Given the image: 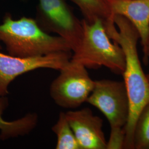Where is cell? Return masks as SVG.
I'll return each instance as SVG.
<instances>
[{"label": "cell", "instance_id": "13", "mask_svg": "<svg viewBox=\"0 0 149 149\" xmlns=\"http://www.w3.org/2000/svg\"><path fill=\"white\" fill-rule=\"evenodd\" d=\"M134 149H149V103L140 112L134 128Z\"/></svg>", "mask_w": 149, "mask_h": 149}, {"label": "cell", "instance_id": "2", "mask_svg": "<svg viewBox=\"0 0 149 149\" xmlns=\"http://www.w3.org/2000/svg\"><path fill=\"white\" fill-rule=\"evenodd\" d=\"M0 41L5 44L9 55L17 57L72 52L65 39L44 31L35 18L24 16L14 19L10 13H6L0 24Z\"/></svg>", "mask_w": 149, "mask_h": 149}, {"label": "cell", "instance_id": "6", "mask_svg": "<svg viewBox=\"0 0 149 149\" xmlns=\"http://www.w3.org/2000/svg\"><path fill=\"white\" fill-rule=\"evenodd\" d=\"M50 86L52 98L59 106L75 109L87 101L95 86L85 66L70 60Z\"/></svg>", "mask_w": 149, "mask_h": 149}, {"label": "cell", "instance_id": "11", "mask_svg": "<svg viewBox=\"0 0 149 149\" xmlns=\"http://www.w3.org/2000/svg\"><path fill=\"white\" fill-rule=\"evenodd\" d=\"M77 6L86 21L92 23L100 19L104 24L114 22L107 0H70Z\"/></svg>", "mask_w": 149, "mask_h": 149}, {"label": "cell", "instance_id": "7", "mask_svg": "<svg viewBox=\"0 0 149 149\" xmlns=\"http://www.w3.org/2000/svg\"><path fill=\"white\" fill-rule=\"evenodd\" d=\"M72 55V52H60L21 58L0 52V96L8 94V86L18 76L41 68L60 71L69 63Z\"/></svg>", "mask_w": 149, "mask_h": 149}, {"label": "cell", "instance_id": "8", "mask_svg": "<svg viewBox=\"0 0 149 149\" xmlns=\"http://www.w3.org/2000/svg\"><path fill=\"white\" fill-rule=\"evenodd\" d=\"M65 113L80 149H107L102 119L95 116L88 108Z\"/></svg>", "mask_w": 149, "mask_h": 149}, {"label": "cell", "instance_id": "3", "mask_svg": "<svg viewBox=\"0 0 149 149\" xmlns=\"http://www.w3.org/2000/svg\"><path fill=\"white\" fill-rule=\"evenodd\" d=\"M83 35L80 45L73 52L71 60L87 69L104 66L112 72L123 74L125 58L122 48L108 36L103 22L97 19L92 23L82 21Z\"/></svg>", "mask_w": 149, "mask_h": 149}, {"label": "cell", "instance_id": "12", "mask_svg": "<svg viewBox=\"0 0 149 149\" xmlns=\"http://www.w3.org/2000/svg\"><path fill=\"white\" fill-rule=\"evenodd\" d=\"M52 130L57 136L56 149H81L74 133L66 117V113L60 112L56 123Z\"/></svg>", "mask_w": 149, "mask_h": 149}, {"label": "cell", "instance_id": "14", "mask_svg": "<svg viewBox=\"0 0 149 149\" xmlns=\"http://www.w3.org/2000/svg\"><path fill=\"white\" fill-rule=\"evenodd\" d=\"M143 52H144L143 60H144V63L147 64L149 59V35L145 47L143 48Z\"/></svg>", "mask_w": 149, "mask_h": 149}, {"label": "cell", "instance_id": "9", "mask_svg": "<svg viewBox=\"0 0 149 149\" xmlns=\"http://www.w3.org/2000/svg\"><path fill=\"white\" fill-rule=\"evenodd\" d=\"M112 15L127 18L138 30L143 48L149 35V0H107Z\"/></svg>", "mask_w": 149, "mask_h": 149}, {"label": "cell", "instance_id": "17", "mask_svg": "<svg viewBox=\"0 0 149 149\" xmlns=\"http://www.w3.org/2000/svg\"><path fill=\"white\" fill-rule=\"evenodd\" d=\"M23 1H27V0H23Z\"/></svg>", "mask_w": 149, "mask_h": 149}, {"label": "cell", "instance_id": "10", "mask_svg": "<svg viewBox=\"0 0 149 149\" xmlns=\"http://www.w3.org/2000/svg\"><path fill=\"white\" fill-rule=\"evenodd\" d=\"M8 104V99L5 96H0V139L6 140L30 133L37 125V114L28 113L16 120L6 121L2 118V114Z\"/></svg>", "mask_w": 149, "mask_h": 149}, {"label": "cell", "instance_id": "15", "mask_svg": "<svg viewBox=\"0 0 149 149\" xmlns=\"http://www.w3.org/2000/svg\"><path fill=\"white\" fill-rule=\"evenodd\" d=\"M146 77H147V79H148V81H149V74H146Z\"/></svg>", "mask_w": 149, "mask_h": 149}, {"label": "cell", "instance_id": "4", "mask_svg": "<svg viewBox=\"0 0 149 149\" xmlns=\"http://www.w3.org/2000/svg\"><path fill=\"white\" fill-rule=\"evenodd\" d=\"M107 118L111 133L107 149H123L130 104L124 81L97 80L87 101Z\"/></svg>", "mask_w": 149, "mask_h": 149}, {"label": "cell", "instance_id": "1", "mask_svg": "<svg viewBox=\"0 0 149 149\" xmlns=\"http://www.w3.org/2000/svg\"><path fill=\"white\" fill-rule=\"evenodd\" d=\"M113 20L114 23L104 27L108 36L121 47L124 53L125 67L122 75L130 104L123 149H134V128L140 112L149 103V82L139 58L138 30L123 16L114 15Z\"/></svg>", "mask_w": 149, "mask_h": 149}, {"label": "cell", "instance_id": "5", "mask_svg": "<svg viewBox=\"0 0 149 149\" xmlns=\"http://www.w3.org/2000/svg\"><path fill=\"white\" fill-rule=\"evenodd\" d=\"M35 19L44 31L65 39L72 52L80 45L82 22L75 15L67 0H38Z\"/></svg>", "mask_w": 149, "mask_h": 149}, {"label": "cell", "instance_id": "16", "mask_svg": "<svg viewBox=\"0 0 149 149\" xmlns=\"http://www.w3.org/2000/svg\"><path fill=\"white\" fill-rule=\"evenodd\" d=\"M123 1H133V0H123Z\"/></svg>", "mask_w": 149, "mask_h": 149}]
</instances>
